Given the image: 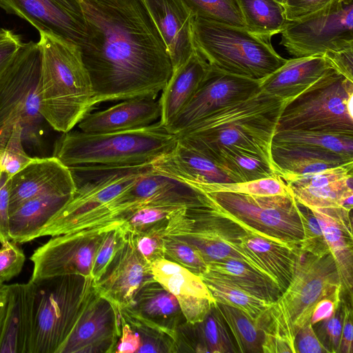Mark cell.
Returning a JSON list of instances; mask_svg holds the SVG:
<instances>
[{
  "mask_svg": "<svg viewBox=\"0 0 353 353\" xmlns=\"http://www.w3.org/2000/svg\"><path fill=\"white\" fill-rule=\"evenodd\" d=\"M281 44L294 57L322 56L353 47V0H333L296 21H288Z\"/></svg>",
  "mask_w": 353,
  "mask_h": 353,
  "instance_id": "cell-13",
  "label": "cell"
},
{
  "mask_svg": "<svg viewBox=\"0 0 353 353\" xmlns=\"http://www.w3.org/2000/svg\"><path fill=\"white\" fill-rule=\"evenodd\" d=\"M192 38L194 50L210 66L248 79L260 81L287 60L270 40L243 28L194 17Z\"/></svg>",
  "mask_w": 353,
  "mask_h": 353,
  "instance_id": "cell-6",
  "label": "cell"
},
{
  "mask_svg": "<svg viewBox=\"0 0 353 353\" xmlns=\"http://www.w3.org/2000/svg\"><path fill=\"white\" fill-rule=\"evenodd\" d=\"M194 17L243 28L238 0H184Z\"/></svg>",
  "mask_w": 353,
  "mask_h": 353,
  "instance_id": "cell-41",
  "label": "cell"
},
{
  "mask_svg": "<svg viewBox=\"0 0 353 353\" xmlns=\"http://www.w3.org/2000/svg\"><path fill=\"white\" fill-rule=\"evenodd\" d=\"M243 228L239 239L245 253L259 272L273 280L283 292L294 275L299 248L270 241L255 231Z\"/></svg>",
  "mask_w": 353,
  "mask_h": 353,
  "instance_id": "cell-24",
  "label": "cell"
},
{
  "mask_svg": "<svg viewBox=\"0 0 353 353\" xmlns=\"http://www.w3.org/2000/svg\"><path fill=\"white\" fill-rule=\"evenodd\" d=\"M104 232L80 231L51 236L30 258L33 263L30 280L70 274L92 277L95 253Z\"/></svg>",
  "mask_w": 353,
  "mask_h": 353,
  "instance_id": "cell-14",
  "label": "cell"
},
{
  "mask_svg": "<svg viewBox=\"0 0 353 353\" xmlns=\"http://www.w3.org/2000/svg\"><path fill=\"white\" fill-rule=\"evenodd\" d=\"M10 178L0 170V243L10 240L9 236Z\"/></svg>",
  "mask_w": 353,
  "mask_h": 353,
  "instance_id": "cell-52",
  "label": "cell"
},
{
  "mask_svg": "<svg viewBox=\"0 0 353 353\" xmlns=\"http://www.w3.org/2000/svg\"><path fill=\"white\" fill-rule=\"evenodd\" d=\"M243 232L241 225L212 208L204 193L201 204L179 209L161 228V234L175 237L197 250L206 263L234 259L260 272L241 245L239 237Z\"/></svg>",
  "mask_w": 353,
  "mask_h": 353,
  "instance_id": "cell-11",
  "label": "cell"
},
{
  "mask_svg": "<svg viewBox=\"0 0 353 353\" xmlns=\"http://www.w3.org/2000/svg\"><path fill=\"white\" fill-rule=\"evenodd\" d=\"M34 283L8 285V301L0 353H30L33 329Z\"/></svg>",
  "mask_w": 353,
  "mask_h": 353,
  "instance_id": "cell-27",
  "label": "cell"
},
{
  "mask_svg": "<svg viewBox=\"0 0 353 353\" xmlns=\"http://www.w3.org/2000/svg\"><path fill=\"white\" fill-rule=\"evenodd\" d=\"M25 151L22 140V128L17 123L6 146L0 154V170L10 177L23 169L32 160Z\"/></svg>",
  "mask_w": 353,
  "mask_h": 353,
  "instance_id": "cell-43",
  "label": "cell"
},
{
  "mask_svg": "<svg viewBox=\"0 0 353 353\" xmlns=\"http://www.w3.org/2000/svg\"><path fill=\"white\" fill-rule=\"evenodd\" d=\"M121 316V315H120ZM121 331L116 353H137L141 346L139 334L121 316Z\"/></svg>",
  "mask_w": 353,
  "mask_h": 353,
  "instance_id": "cell-54",
  "label": "cell"
},
{
  "mask_svg": "<svg viewBox=\"0 0 353 353\" xmlns=\"http://www.w3.org/2000/svg\"><path fill=\"white\" fill-rule=\"evenodd\" d=\"M129 307L143 317L171 330L176 331L186 321L176 298L154 279L140 288Z\"/></svg>",
  "mask_w": 353,
  "mask_h": 353,
  "instance_id": "cell-33",
  "label": "cell"
},
{
  "mask_svg": "<svg viewBox=\"0 0 353 353\" xmlns=\"http://www.w3.org/2000/svg\"><path fill=\"white\" fill-rule=\"evenodd\" d=\"M193 188L204 193L227 192L256 196L284 195L290 193L288 185L278 174L244 182L205 184Z\"/></svg>",
  "mask_w": 353,
  "mask_h": 353,
  "instance_id": "cell-40",
  "label": "cell"
},
{
  "mask_svg": "<svg viewBox=\"0 0 353 353\" xmlns=\"http://www.w3.org/2000/svg\"><path fill=\"white\" fill-rule=\"evenodd\" d=\"M163 221L156 224L145 232L134 235L132 234L138 251L150 264L165 259L163 243L161 234V226Z\"/></svg>",
  "mask_w": 353,
  "mask_h": 353,
  "instance_id": "cell-46",
  "label": "cell"
},
{
  "mask_svg": "<svg viewBox=\"0 0 353 353\" xmlns=\"http://www.w3.org/2000/svg\"><path fill=\"white\" fill-rule=\"evenodd\" d=\"M151 164L132 167H71L76 190L70 202L39 232L38 238L57 236L84 215L105 205L149 170Z\"/></svg>",
  "mask_w": 353,
  "mask_h": 353,
  "instance_id": "cell-12",
  "label": "cell"
},
{
  "mask_svg": "<svg viewBox=\"0 0 353 353\" xmlns=\"http://www.w3.org/2000/svg\"><path fill=\"white\" fill-rule=\"evenodd\" d=\"M199 276L216 303L239 309L254 321L270 304L250 294L214 272L206 270Z\"/></svg>",
  "mask_w": 353,
  "mask_h": 353,
  "instance_id": "cell-36",
  "label": "cell"
},
{
  "mask_svg": "<svg viewBox=\"0 0 353 353\" xmlns=\"http://www.w3.org/2000/svg\"><path fill=\"white\" fill-rule=\"evenodd\" d=\"M352 98L353 81L331 68L302 93L285 101L276 132L353 136Z\"/></svg>",
  "mask_w": 353,
  "mask_h": 353,
  "instance_id": "cell-9",
  "label": "cell"
},
{
  "mask_svg": "<svg viewBox=\"0 0 353 353\" xmlns=\"http://www.w3.org/2000/svg\"><path fill=\"white\" fill-rule=\"evenodd\" d=\"M353 325L352 312L346 304L343 305V324L340 353H352Z\"/></svg>",
  "mask_w": 353,
  "mask_h": 353,
  "instance_id": "cell-56",
  "label": "cell"
},
{
  "mask_svg": "<svg viewBox=\"0 0 353 353\" xmlns=\"http://www.w3.org/2000/svg\"><path fill=\"white\" fill-rule=\"evenodd\" d=\"M86 37L80 46L93 90L92 105L157 98L172 65L142 0H81Z\"/></svg>",
  "mask_w": 353,
  "mask_h": 353,
  "instance_id": "cell-1",
  "label": "cell"
},
{
  "mask_svg": "<svg viewBox=\"0 0 353 353\" xmlns=\"http://www.w3.org/2000/svg\"><path fill=\"white\" fill-rule=\"evenodd\" d=\"M8 301V285L0 290V339Z\"/></svg>",
  "mask_w": 353,
  "mask_h": 353,
  "instance_id": "cell-58",
  "label": "cell"
},
{
  "mask_svg": "<svg viewBox=\"0 0 353 353\" xmlns=\"http://www.w3.org/2000/svg\"><path fill=\"white\" fill-rule=\"evenodd\" d=\"M272 145L303 147L334 152L353 159V136L319 132L284 130L275 132Z\"/></svg>",
  "mask_w": 353,
  "mask_h": 353,
  "instance_id": "cell-37",
  "label": "cell"
},
{
  "mask_svg": "<svg viewBox=\"0 0 353 353\" xmlns=\"http://www.w3.org/2000/svg\"><path fill=\"white\" fill-rule=\"evenodd\" d=\"M75 190L70 169L57 157L33 158L10 178V213L34 196L51 193L74 194Z\"/></svg>",
  "mask_w": 353,
  "mask_h": 353,
  "instance_id": "cell-20",
  "label": "cell"
},
{
  "mask_svg": "<svg viewBox=\"0 0 353 353\" xmlns=\"http://www.w3.org/2000/svg\"><path fill=\"white\" fill-rule=\"evenodd\" d=\"M150 265L154 279L176 298L186 321H201L216 301L201 277L166 259Z\"/></svg>",
  "mask_w": 353,
  "mask_h": 353,
  "instance_id": "cell-22",
  "label": "cell"
},
{
  "mask_svg": "<svg viewBox=\"0 0 353 353\" xmlns=\"http://www.w3.org/2000/svg\"><path fill=\"white\" fill-rule=\"evenodd\" d=\"M276 1H279V3H281L283 5H284L285 1V0H276Z\"/></svg>",
  "mask_w": 353,
  "mask_h": 353,
  "instance_id": "cell-60",
  "label": "cell"
},
{
  "mask_svg": "<svg viewBox=\"0 0 353 353\" xmlns=\"http://www.w3.org/2000/svg\"><path fill=\"white\" fill-rule=\"evenodd\" d=\"M245 29L270 40L284 29L287 19L283 4L276 0H238Z\"/></svg>",
  "mask_w": 353,
  "mask_h": 353,
  "instance_id": "cell-35",
  "label": "cell"
},
{
  "mask_svg": "<svg viewBox=\"0 0 353 353\" xmlns=\"http://www.w3.org/2000/svg\"><path fill=\"white\" fill-rule=\"evenodd\" d=\"M332 68L323 56L294 57L259 81L260 90L288 101L307 89Z\"/></svg>",
  "mask_w": 353,
  "mask_h": 353,
  "instance_id": "cell-29",
  "label": "cell"
},
{
  "mask_svg": "<svg viewBox=\"0 0 353 353\" xmlns=\"http://www.w3.org/2000/svg\"><path fill=\"white\" fill-rule=\"evenodd\" d=\"M23 44L20 35L11 30L0 28V78Z\"/></svg>",
  "mask_w": 353,
  "mask_h": 353,
  "instance_id": "cell-49",
  "label": "cell"
},
{
  "mask_svg": "<svg viewBox=\"0 0 353 353\" xmlns=\"http://www.w3.org/2000/svg\"><path fill=\"white\" fill-rule=\"evenodd\" d=\"M39 32L40 112L54 130L65 133L93 108L92 83L79 46L52 33Z\"/></svg>",
  "mask_w": 353,
  "mask_h": 353,
  "instance_id": "cell-3",
  "label": "cell"
},
{
  "mask_svg": "<svg viewBox=\"0 0 353 353\" xmlns=\"http://www.w3.org/2000/svg\"><path fill=\"white\" fill-rule=\"evenodd\" d=\"M339 292L341 280L331 252L316 256L300 251L289 285L256 318V324L264 334L285 341L295 353V336L310 322L316 303Z\"/></svg>",
  "mask_w": 353,
  "mask_h": 353,
  "instance_id": "cell-5",
  "label": "cell"
},
{
  "mask_svg": "<svg viewBox=\"0 0 353 353\" xmlns=\"http://www.w3.org/2000/svg\"><path fill=\"white\" fill-rule=\"evenodd\" d=\"M210 68L194 50L189 59L172 74L162 90L159 101L160 122L166 128L188 103L202 84Z\"/></svg>",
  "mask_w": 353,
  "mask_h": 353,
  "instance_id": "cell-30",
  "label": "cell"
},
{
  "mask_svg": "<svg viewBox=\"0 0 353 353\" xmlns=\"http://www.w3.org/2000/svg\"><path fill=\"white\" fill-rule=\"evenodd\" d=\"M341 293H337L332 296L320 300L314 307L310 319L312 325L329 319L339 307Z\"/></svg>",
  "mask_w": 353,
  "mask_h": 353,
  "instance_id": "cell-55",
  "label": "cell"
},
{
  "mask_svg": "<svg viewBox=\"0 0 353 353\" xmlns=\"http://www.w3.org/2000/svg\"><path fill=\"white\" fill-rule=\"evenodd\" d=\"M121 331L119 312L97 290L57 353L115 352Z\"/></svg>",
  "mask_w": 353,
  "mask_h": 353,
  "instance_id": "cell-18",
  "label": "cell"
},
{
  "mask_svg": "<svg viewBox=\"0 0 353 353\" xmlns=\"http://www.w3.org/2000/svg\"><path fill=\"white\" fill-rule=\"evenodd\" d=\"M0 8L27 21L39 32L56 34L79 46L86 37L81 0H0Z\"/></svg>",
  "mask_w": 353,
  "mask_h": 353,
  "instance_id": "cell-17",
  "label": "cell"
},
{
  "mask_svg": "<svg viewBox=\"0 0 353 353\" xmlns=\"http://www.w3.org/2000/svg\"><path fill=\"white\" fill-rule=\"evenodd\" d=\"M353 161L283 180L299 203L315 208L352 209Z\"/></svg>",
  "mask_w": 353,
  "mask_h": 353,
  "instance_id": "cell-19",
  "label": "cell"
},
{
  "mask_svg": "<svg viewBox=\"0 0 353 353\" xmlns=\"http://www.w3.org/2000/svg\"><path fill=\"white\" fill-rule=\"evenodd\" d=\"M178 352L238 353L232 332L216 303L200 322L185 321L176 329Z\"/></svg>",
  "mask_w": 353,
  "mask_h": 353,
  "instance_id": "cell-28",
  "label": "cell"
},
{
  "mask_svg": "<svg viewBox=\"0 0 353 353\" xmlns=\"http://www.w3.org/2000/svg\"><path fill=\"white\" fill-rule=\"evenodd\" d=\"M161 103L157 98L135 97L123 100L109 108L88 112L78 123L80 131L88 134L123 132L148 126L161 117Z\"/></svg>",
  "mask_w": 353,
  "mask_h": 353,
  "instance_id": "cell-23",
  "label": "cell"
},
{
  "mask_svg": "<svg viewBox=\"0 0 353 353\" xmlns=\"http://www.w3.org/2000/svg\"><path fill=\"white\" fill-rule=\"evenodd\" d=\"M74 194L51 193L31 198L9 216V236L17 243L38 238L40 230L72 199Z\"/></svg>",
  "mask_w": 353,
  "mask_h": 353,
  "instance_id": "cell-31",
  "label": "cell"
},
{
  "mask_svg": "<svg viewBox=\"0 0 353 353\" xmlns=\"http://www.w3.org/2000/svg\"><path fill=\"white\" fill-rule=\"evenodd\" d=\"M294 347L295 353H329L317 337L310 322L299 330L294 339Z\"/></svg>",
  "mask_w": 353,
  "mask_h": 353,
  "instance_id": "cell-50",
  "label": "cell"
},
{
  "mask_svg": "<svg viewBox=\"0 0 353 353\" xmlns=\"http://www.w3.org/2000/svg\"><path fill=\"white\" fill-rule=\"evenodd\" d=\"M120 315L139 335L141 346L137 353L178 352L176 331L143 317L130 307L122 309Z\"/></svg>",
  "mask_w": 353,
  "mask_h": 353,
  "instance_id": "cell-38",
  "label": "cell"
},
{
  "mask_svg": "<svg viewBox=\"0 0 353 353\" xmlns=\"http://www.w3.org/2000/svg\"><path fill=\"white\" fill-rule=\"evenodd\" d=\"M214 272L250 294L269 303L275 301L281 292L270 279L243 261L229 259L207 263V270Z\"/></svg>",
  "mask_w": 353,
  "mask_h": 353,
  "instance_id": "cell-34",
  "label": "cell"
},
{
  "mask_svg": "<svg viewBox=\"0 0 353 353\" xmlns=\"http://www.w3.org/2000/svg\"><path fill=\"white\" fill-rule=\"evenodd\" d=\"M297 203L301 212L303 229V237L300 244L299 250L316 256L324 255L330 252L316 217L310 208L298 202Z\"/></svg>",
  "mask_w": 353,
  "mask_h": 353,
  "instance_id": "cell-44",
  "label": "cell"
},
{
  "mask_svg": "<svg viewBox=\"0 0 353 353\" xmlns=\"http://www.w3.org/2000/svg\"><path fill=\"white\" fill-rule=\"evenodd\" d=\"M25 254L17 243L12 240L6 241L0 248V282L17 276L24 265Z\"/></svg>",
  "mask_w": 353,
  "mask_h": 353,
  "instance_id": "cell-47",
  "label": "cell"
},
{
  "mask_svg": "<svg viewBox=\"0 0 353 353\" xmlns=\"http://www.w3.org/2000/svg\"><path fill=\"white\" fill-rule=\"evenodd\" d=\"M204 194L208 204L222 215L270 241L299 248L303 237L302 219L291 192L273 196L227 192Z\"/></svg>",
  "mask_w": 353,
  "mask_h": 353,
  "instance_id": "cell-10",
  "label": "cell"
},
{
  "mask_svg": "<svg viewBox=\"0 0 353 353\" xmlns=\"http://www.w3.org/2000/svg\"><path fill=\"white\" fill-rule=\"evenodd\" d=\"M160 121L136 130L88 134L69 131L57 140L53 157L68 168L132 167L151 164L177 143Z\"/></svg>",
  "mask_w": 353,
  "mask_h": 353,
  "instance_id": "cell-4",
  "label": "cell"
},
{
  "mask_svg": "<svg viewBox=\"0 0 353 353\" xmlns=\"http://www.w3.org/2000/svg\"><path fill=\"white\" fill-rule=\"evenodd\" d=\"M285 103L260 90L218 108L176 135L178 141L218 165L233 155L246 153L257 156L275 170L271 145Z\"/></svg>",
  "mask_w": 353,
  "mask_h": 353,
  "instance_id": "cell-2",
  "label": "cell"
},
{
  "mask_svg": "<svg viewBox=\"0 0 353 353\" xmlns=\"http://www.w3.org/2000/svg\"><path fill=\"white\" fill-rule=\"evenodd\" d=\"M261 347L262 353H293L292 350L285 341L265 334Z\"/></svg>",
  "mask_w": 353,
  "mask_h": 353,
  "instance_id": "cell-57",
  "label": "cell"
},
{
  "mask_svg": "<svg viewBox=\"0 0 353 353\" xmlns=\"http://www.w3.org/2000/svg\"><path fill=\"white\" fill-rule=\"evenodd\" d=\"M154 279L151 265L138 251L131 233H125L100 278L94 282L101 296L120 311L132 303L140 288Z\"/></svg>",
  "mask_w": 353,
  "mask_h": 353,
  "instance_id": "cell-16",
  "label": "cell"
},
{
  "mask_svg": "<svg viewBox=\"0 0 353 353\" xmlns=\"http://www.w3.org/2000/svg\"><path fill=\"white\" fill-rule=\"evenodd\" d=\"M216 306L229 327L240 353H262L263 332L244 312L227 305Z\"/></svg>",
  "mask_w": 353,
  "mask_h": 353,
  "instance_id": "cell-39",
  "label": "cell"
},
{
  "mask_svg": "<svg viewBox=\"0 0 353 353\" xmlns=\"http://www.w3.org/2000/svg\"><path fill=\"white\" fill-rule=\"evenodd\" d=\"M152 167L192 188L205 184L234 183L213 161L178 140L170 152L152 163Z\"/></svg>",
  "mask_w": 353,
  "mask_h": 353,
  "instance_id": "cell-25",
  "label": "cell"
},
{
  "mask_svg": "<svg viewBox=\"0 0 353 353\" xmlns=\"http://www.w3.org/2000/svg\"><path fill=\"white\" fill-rule=\"evenodd\" d=\"M5 284L0 282V290L5 287Z\"/></svg>",
  "mask_w": 353,
  "mask_h": 353,
  "instance_id": "cell-59",
  "label": "cell"
},
{
  "mask_svg": "<svg viewBox=\"0 0 353 353\" xmlns=\"http://www.w3.org/2000/svg\"><path fill=\"white\" fill-rule=\"evenodd\" d=\"M271 156L275 171L283 179L353 161V159L334 152L294 146L272 145Z\"/></svg>",
  "mask_w": 353,
  "mask_h": 353,
  "instance_id": "cell-32",
  "label": "cell"
},
{
  "mask_svg": "<svg viewBox=\"0 0 353 353\" xmlns=\"http://www.w3.org/2000/svg\"><path fill=\"white\" fill-rule=\"evenodd\" d=\"M333 0H285L283 5L288 21H296L323 8Z\"/></svg>",
  "mask_w": 353,
  "mask_h": 353,
  "instance_id": "cell-51",
  "label": "cell"
},
{
  "mask_svg": "<svg viewBox=\"0 0 353 353\" xmlns=\"http://www.w3.org/2000/svg\"><path fill=\"white\" fill-rule=\"evenodd\" d=\"M34 283L30 353H57L97 292L91 276H57Z\"/></svg>",
  "mask_w": 353,
  "mask_h": 353,
  "instance_id": "cell-8",
  "label": "cell"
},
{
  "mask_svg": "<svg viewBox=\"0 0 353 353\" xmlns=\"http://www.w3.org/2000/svg\"><path fill=\"white\" fill-rule=\"evenodd\" d=\"M259 91V81L224 72L210 65L196 92L166 128L176 134L218 108L246 99Z\"/></svg>",
  "mask_w": 353,
  "mask_h": 353,
  "instance_id": "cell-15",
  "label": "cell"
},
{
  "mask_svg": "<svg viewBox=\"0 0 353 353\" xmlns=\"http://www.w3.org/2000/svg\"><path fill=\"white\" fill-rule=\"evenodd\" d=\"M170 56L172 72L194 51L192 12L184 0H142Z\"/></svg>",
  "mask_w": 353,
  "mask_h": 353,
  "instance_id": "cell-21",
  "label": "cell"
},
{
  "mask_svg": "<svg viewBox=\"0 0 353 353\" xmlns=\"http://www.w3.org/2000/svg\"><path fill=\"white\" fill-rule=\"evenodd\" d=\"M41 66L39 43H23L0 78V154L18 122L23 143L33 149L42 148L47 122L39 109Z\"/></svg>",
  "mask_w": 353,
  "mask_h": 353,
  "instance_id": "cell-7",
  "label": "cell"
},
{
  "mask_svg": "<svg viewBox=\"0 0 353 353\" xmlns=\"http://www.w3.org/2000/svg\"><path fill=\"white\" fill-rule=\"evenodd\" d=\"M161 238L165 259L181 265L197 275L206 271L207 263L197 250L173 236L161 234Z\"/></svg>",
  "mask_w": 353,
  "mask_h": 353,
  "instance_id": "cell-42",
  "label": "cell"
},
{
  "mask_svg": "<svg viewBox=\"0 0 353 353\" xmlns=\"http://www.w3.org/2000/svg\"><path fill=\"white\" fill-rule=\"evenodd\" d=\"M123 234L124 232L119 226L111 228L104 232L95 253L92 268V277L94 282L105 271Z\"/></svg>",
  "mask_w": 353,
  "mask_h": 353,
  "instance_id": "cell-45",
  "label": "cell"
},
{
  "mask_svg": "<svg viewBox=\"0 0 353 353\" xmlns=\"http://www.w3.org/2000/svg\"><path fill=\"white\" fill-rule=\"evenodd\" d=\"M319 334H316L329 353H340L343 305L341 303L335 313L327 320L319 322Z\"/></svg>",
  "mask_w": 353,
  "mask_h": 353,
  "instance_id": "cell-48",
  "label": "cell"
},
{
  "mask_svg": "<svg viewBox=\"0 0 353 353\" xmlns=\"http://www.w3.org/2000/svg\"><path fill=\"white\" fill-rule=\"evenodd\" d=\"M307 207V206H306ZM316 217L335 261L341 292L352 297L353 234L351 212L343 208H309Z\"/></svg>",
  "mask_w": 353,
  "mask_h": 353,
  "instance_id": "cell-26",
  "label": "cell"
},
{
  "mask_svg": "<svg viewBox=\"0 0 353 353\" xmlns=\"http://www.w3.org/2000/svg\"><path fill=\"white\" fill-rule=\"evenodd\" d=\"M322 56L333 69L353 81V47L336 51H327Z\"/></svg>",
  "mask_w": 353,
  "mask_h": 353,
  "instance_id": "cell-53",
  "label": "cell"
}]
</instances>
